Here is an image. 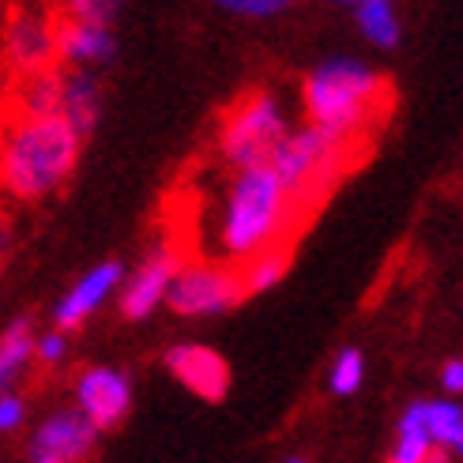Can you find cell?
<instances>
[{
    "label": "cell",
    "mask_w": 463,
    "mask_h": 463,
    "mask_svg": "<svg viewBox=\"0 0 463 463\" xmlns=\"http://www.w3.org/2000/svg\"><path fill=\"white\" fill-rule=\"evenodd\" d=\"M290 252H294V241H279L264 252H257L252 260L241 264V275H245V290L249 298L252 294H268L283 283V275L290 271Z\"/></svg>",
    "instance_id": "d6986e66"
},
{
    "label": "cell",
    "mask_w": 463,
    "mask_h": 463,
    "mask_svg": "<svg viewBox=\"0 0 463 463\" xmlns=\"http://www.w3.org/2000/svg\"><path fill=\"white\" fill-rule=\"evenodd\" d=\"M365 384V354L358 346H343L328 362V392L335 400H346Z\"/></svg>",
    "instance_id": "44dd1931"
},
{
    "label": "cell",
    "mask_w": 463,
    "mask_h": 463,
    "mask_svg": "<svg viewBox=\"0 0 463 463\" xmlns=\"http://www.w3.org/2000/svg\"><path fill=\"white\" fill-rule=\"evenodd\" d=\"M5 72L12 80L38 76L61 64V12L42 0H12L5 12Z\"/></svg>",
    "instance_id": "8992f818"
},
{
    "label": "cell",
    "mask_w": 463,
    "mask_h": 463,
    "mask_svg": "<svg viewBox=\"0 0 463 463\" xmlns=\"http://www.w3.org/2000/svg\"><path fill=\"white\" fill-rule=\"evenodd\" d=\"M61 102H64V64L8 83V113H15V118H50V113H61Z\"/></svg>",
    "instance_id": "9a60e30c"
},
{
    "label": "cell",
    "mask_w": 463,
    "mask_h": 463,
    "mask_svg": "<svg viewBox=\"0 0 463 463\" xmlns=\"http://www.w3.org/2000/svg\"><path fill=\"white\" fill-rule=\"evenodd\" d=\"M302 222L306 215L271 166L230 170L215 212V257L241 268L257 252L294 241Z\"/></svg>",
    "instance_id": "6da1fadb"
},
{
    "label": "cell",
    "mask_w": 463,
    "mask_h": 463,
    "mask_svg": "<svg viewBox=\"0 0 463 463\" xmlns=\"http://www.w3.org/2000/svg\"><path fill=\"white\" fill-rule=\"evenodd\" d=\"M72 354V343H68V332L61 328H45L38 335V365L42 369H61Z\"/></svg>",
    "instance_id": "cb8c5ba5"
},
{
    "label": "cell",
    "mask_w": 463,
    "mask_h": 463,
    "mask_svg": "<svg viewBox=\"0 0 463 463\" xmlns=\"http://www.w3.org/2000/svg\"><path fill=\"white\" fill-rule=\"evenodd\" d=\"M181 268H184V257L174 241H162V245L147 249L144 260L125 275V287L118 294V313L136 324V320L155 317L158 309H166Z\"/></svg>",
    "instance_id": "9c48e42d"
},
{
    "label": "cell",
    "mask_w": 463,
    "mask_h": 463,
    "mask_svg": "<svg viewBox=\"0 0 463 463\" xmlns=\"http://www.w3.org/2000/svg\"><path fill=\"white\" fill-rule=\"evenodd\" d=\"M302 118L328 128L346 144L365 147L392 102V83L381 68L354 53L317 61L302 76Z\"/></svg>",
    "instance_id": "7a4b0ae2"
},
{
    "label": "cell",
    "mask_w": 463,
    "mask_h": 463,
    "mask_svg": "<svg viewBox=\"0 0 463 463\" xmlns=\"http://www.w3.org/2000/svg\"><path fill=\"white\" fill-rule=\"evenodd\" d=\"M212 8H219L222 15H234V19H249V23H260V19H279L294 8V0H207Z\"/></svg>",
    "instance_id": "7402d4cb"
},
{
    "label": "cell",
    "mask_w": 463,
    "mask_h": 463,
    "mask_svg": "<svg viewBox=\"0 0 463 463\" xmlns=\"http://www.w3.org/2000/svg\"><path fill=\"white\" fill-rule=\"evenodd\" d=\"M362 151L365 147L346 144L313 121H298L294 132L283 140V147L275 151L271 170L279 174V181L290 189L298 212L309 219L317 207L328 200V193L339 184V177L351 170V162H358Z\"/></svg>",
    "instance_id": "277c9868"
},
{
    "label": "cell",
    "mask_w": 463,
    "mask_h": 463,
    "mask_svg": "<svg viewBox=\"0 0 463 463\" xmlns=\"http://www.w3.org/2000/svg\"><path fill=\"white\" fill-rule=\"evenodd\" d=\"M283 463H309L306 456H290V459H283Z\"/></svg>",
    "instance_id": "f546056e"
},
{
    "label": "cell",
    "mask_w": 463,
    "mask_h": 463,
    "mask_svg": "<svg viewBox=\"0 0 463 463\" xmlns=\"http://www.w3.org/2000/svg\"><path fill=\"white\" fill-rule=\"evenodd\" d=\"M245 298L249 290L238 264H230L222 257H196V260H184V268L177 271L166 309L181 320H207V317H222L230 309H238Z\"/></svg>",
    "instance_id": "52a82bcc"
},
{
    "label": "cell",
    "mask_w": 463,
    "mask_h": 463,
    "mask_svg": "<svg viewBox=\"0 0 463 463\" xmlns=\"http://www.w3.org/2000/svg\"><path fill=\"white\" fill-rule=\"evenodd\" d=\"M358 34L373 45V50H396L403 38V19L396 12V0H362L351 8Z\"/></svg>",
    "instance_id": "ac0fdd59"
},
{
    "label": "cell",
    "mask_w": 463,
    "mask_h": 463,
    "mask_svg": "<svg viewBox=\"0 0 463 463\" xmlns=\"http://www.w3.org/2000/svg\"><path fill=\"white\" fill-rule=\"evenodd\" d=\"M72 403L109 433L132 414V377L118 365H87L72 381Z\"/></svg>",
    "instance_id": "8fae6325"
},
{
    "label": "cell",
    "mask_w": 463,
    "mask_h": 463,
    "mask_svg": "<svg viewBox=\"0 0 463 463\" xmlns=\"http://www.w3.org/2000/svg\"><path fill=\"white\" fill-rule=\"evenodd\" d=\"M83 136L61 113L50 118H15L8 113L0 136V184L15 203H45L72 181Z\"/></svg>",
    "instance_id": "3957f363"
},
{
    "label": "cell",
    "mask_w": 463,
    "mask_h": 463,
    "mask_svg": "<svg viewBox=\"0 0 463 463\" xmlns=\"http://www.w3.org/2000/svg\"><path fill=\"white\" fill-rule=\"evenodd\" d=\"M430 430L437 449L452 452L456 459H463V403L459 400H430Z\"/></svg>",
    "instance_id": "ffe728a7"
},
{
    "label": "cell",
    "mask_w": 463,
    "mask_h": 463,
    "mask_svg": "<svg viewBox=\"0 0 463 463\" xmlns=\"http://www.w3.org/2000/svg\"><path fill=\"white\" fill-rule=\"evenodd\" d=\"M42 5H50V8H57V12H64V8H68V0H42Z\"/></svg>",
    "instance_id": "83f0119b"
},
{
    "label": "cell",
    "mask_w": 463,
    "mask_h": 463,
    "mask_svg": "<svg viewBox=\"0 0 463 463\" xmlns=\"http://www.w3.org/2000/svg\"><path fill=\"white\" fill-rule=\"evenodd\" d=\"M102 430L76 403L50 407L23 437V463H95Z\"/></svg>",
    "instance_id": "ba28073f"
},
{
    "label": "cell",
    "mask_w": 463,
    "mask_h": 463,
    "mask_svg": "<svg viewBox=\"0 0 463 463\" xmlns=\"http://www.w3.org/2000/svg\"><path fill=\"white\" fill-rule=\"evenodd\" d=\"M426 463H459V459H456L452 452H445V449H437V452H433V456H430Z\"/></svg>",
    "instance_id": "4316f807"
},
{
    "label": "cell",
    "mask_w": 463,
    "mask_h": 463,
    "mask_svg": "<svg viewBox=\"0 0 463 463\" xmlns=\"http://www.w3.org/2000/svg\"><path fill=\"white\" fill-rule=\"evenodd\" d=\"M38 324L34 317H12L0 332V388H15L27 369L38 365Z\"/></svg>",
    "instance_id": "e0dca14e"
},
{
    "label": "cell",
    "mask_w": 463,
    "mask_h": 463,
    "mask_svg": "<svg viewBox=\"0 0 463 463\" xmlns=\"http://www.w3.org/2000/svg\"><path fill=\"white\" fill-rule=\"evenodd\" d=\"M433 452L437 441L430 430V400H411L396 419V433H392L384 463H426Z\"/></svg>",
    "instance_id": "2e32d148"
},
{
    "label": "cell",
    "mask_w": 463,
    "mask_h": 463,
    "mask_svg": "<svg viewBox=\"0 0 463 463\" xmlns=\"http://www.w3.org/2000/svg\"><path fill=\"white\" fill-rule=\"evenodd\" d=\"M106 113V83L95 68H64V102L61 118L72 125L83 140L95 136Z\"/></svg>",
    "instance_id": "5bb4252c"
},
{
    "label": "cell",
    "mask_w": 463,
    "mask_h": 463,
    "mask_svg": "<svg viewBox=\"0 0 463 463\" xmlns=\"http://www.w3.org/2000/svg\"><path fill=\"white\" fill-rule=\"evenodd\" d=\"M441 392H445V396H452V400L463 396V358H449L441 365Z\"/></svg>",
    "instance_id": "484cf974"
},
{
    "label": "cell",
    "mask_w": 463,
    "mask_h": 463,
    "mask_svg": "<svg viewBox=\"0 0 463 463\" xmlns=\"http://www.w3.org/2000/svg\"><path fill=\"white\" fill-rule=\"evenodd\" d=\"M118 61V31L113 23H95L61 12V64L64 68H109Z\"/></svg>",
    "instance_id": "4fadbf2b"
},
{
    "label": "cell",
    "mask_w": 463,
    "mask_h": 463,
    "mask_svg": "<svg viewBox=\"0 0 463 463\" xmlns=\"http://www.w3.org/2000/svg\"><path fill=\"white\" fill-rule=\"evenodd\" d=\"M27 419H31L27 396L19 388H0V433L12 437L19 430H27Z\"/></svg>",
    "instance_id": "603a6c76"
},
{
    "label": "cell",
    "mask_w": 463,
    "mask_h": 463,
    "mask_svg": "<svg viewBox=\"0 0 463 463\" xmlns=\"http://www.w3.org/2000/svg\"><path fill=\"white\" fill-rule=\"evenodd\" d=\"M290 106L275 90H245V95L222 113L215 132V158L222 170H249V166H271L275 151L294 132Z\"/></svg>",
    "instance_id": "5b68a950"
},
{
    "label": "cell",
    "mask_w": 463,
    "mask_h": 463,
    "mask_svg": "<svg viewBox=\"0 0 463 463\" xmlns=\"http://www.w3.org/2000/svg\"><path fill=\"white\" fill-rule=\"evenodd\" d=\"M328 5H343V8H354V5H362V0H328Z\"/></svg>",
    "instance_id": "f1b7e54d"
},
{
    "label": "cell",
    "mask_w": 463,
    "mask_h": 463,
    "mask_svg": "<svg viewBox=\"0 0 463 463\" xmlns=\"http://www.w3.org/2000/svg\"><path fill=\"white\" fill-rule=\"evenodd\" d=\"M121 0H68L64 15H80V19H95V23H118Z\"/></svg>",
    "instance_id": "d4e9b609"
},
{
    "label": "cell",
    "mask_w": 463,
    "mask_h": 463,
    "mask_svg": "<svg viewBox=\"0 0 463 463\" xmlns=\"http://www.w3.org/2000/svg\"><path fill=\"white\" fill-rule=\"evenodd\" d=\"M162 369L203 403H219L230 392V362L203 343H174L162 354Z\"/></svg>",
    "instance_id": "7c38bea8"
},
{
    "label": "cell",
    "mask_w": 463,
    "mask_h": 463,
    "mask_svg": "<svg viewBox=\"0 0 463 463\" xmlns=\"http://www.w3.org/2000/svg\"><path fill=\"white\" fill-rule=\"evenodd\" d=\"M125 275H128V268L121 260H99L95 268H87L80 279L57 298V306L50 309L53 328H61L68 335L80 332L87 320H95L102 313V306L118 302V294L125 287Z\"/></svg>",
    "instance_id": "30bf717a"
}]
</instances>
